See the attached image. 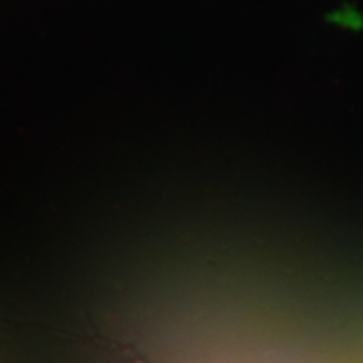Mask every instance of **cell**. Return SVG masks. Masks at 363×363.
Wrapping results in <instances>:
<instances>
[]
</instances>
